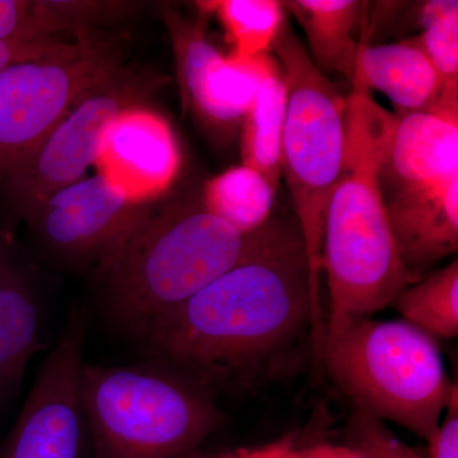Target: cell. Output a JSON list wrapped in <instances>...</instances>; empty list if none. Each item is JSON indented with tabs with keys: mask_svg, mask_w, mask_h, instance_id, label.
<instances>
[{
	"mask_svg": "<svg viewBox=\"0 0 458 458\" xmlns=\"http://www.w3.org/2000/svg\"><path fill=\"white\" fill-rule=\"evenodd\" d=\"M295 445H298V434L292 432L285 434L278 441L265 443V445L212 451L200 448L183 458H282Z\"/></svg>",
	"mask_w": 458,
	"mask_h": 458,
	"instance_id": "26",
	"label": "cell"
},
{
	"mask_svg": "<svg viewBox=\"0 0 458 458\" xmlns=\"http://www.w3.org/2000/svg\"><path fill=\"white\" fill-rule=\"evenodd\" d=\"M131 47L123 30H98L0 73V182L89 90L126 64Z\"/></svg>",
	"mask_w": 458,
	"mask_h": 458,
	"instance_id": "7",
	"label": "cell"
},
{
	"mask_svg": "<svg viewBox=\"0 0 458 458\" xmlns=\"http://www.w3.org/2000/svg\"><path fill=\"white\" fill-rule=\"evenodd\" d=\"M132 337L216 399L261 390L306 358L322 373L324 312L298 222L270 216L231 269Z\"/></svg>",
	"mask_w": 458,
	"mask_h": 458,
	"instance_id": "1",
	"label": "cell"
},
{
	"mask_svg": "<svg viewBox=\"0 0 458 458\" xmlns=\"http://www.w3.org/2000/svg\"><path fill=\"white\" fill-rule=\"evenodd\" d=\"M427 442L428 458H458V390Z\"/></svg>",
	"mask_w": 458,
	"mask_h": 458,
	"instance_id": "25",
	"label": "cell"
},
{
	"mask_svg": "<svg viewBox=\"0 0 458 458\" xmlns=\"http://www.w3.org/2000/svg\"><path fill=\"white\" fill-rule=\"evenodd\" d=\"M387 114L369 90L352 87L343 171L328 203L322 240L321 267L330 298L325 339L352 322L372 318L415 283L401 261L379 189Z\"/></svg>",
	"mask_w": 458,
	"mask_h": 458,
	"instance_id": "2",
	"label": "cell"
},
{
	"mask_svg": "<svg viewBox=\"0 0 458 458\" xmlns=\"http://www.w3.org/2000/svg\"><path fill=\"white\" fill-rule=\"evenodd\" d=\"M286 114V84L282 66L273 56L254 101L243 117V165L258 171L274 190L282 177V140Z\"/></svg>",
	"mask_w": 458,
	"mask_h": 458,
	"instance_id": "18",
	"label": "cell"
},
{
	"mask_svg": "<svg viewBox=\"0 0 458 458\" xmlns=\"http://www.w3.org/2000/svg\"><path fill=\"white\" fill-rule=\"evenodd\" d=\"M282 458H367L360 452L352 450L346 445H330V443H318V445H295L292 450L286 452Z\"/></svg>",
	"mask_w": 458,
	"mask_h": 458,
	"instance_id": "28",
	"label": "cell"
},
{
	"mask_svg": "<svg viewBox=\"0 0 458 458\" xmlns=\"http://www.w3.org/2000/svg\"><path fill=\"white\" fill-rule=\"evenodd\" d=\"M66 42L53 44H22V42L0 41V73L7 66L26 60L40 59L55 53Z\"/></svg>",
	"mask_w": 458,
	"mask_h": 458,
	"instance_id": "27",
	"label": "cell"
},
{
	"mask_svg": "<svg viewBox=\"0 0 458 458\" xmlns=\"http://www.w3.org/2000/svg\"><path fill=\"white\" fill-rule=\"evenodd\" d=\"M441 82V96L432 113L458 114V12L412 36Z\"/></svg>",
	"mask_w": 458,
	"mask_h": 458,
	"instance_id": "23",
	"label": "cell"
},
{
	"mask_svg": "<svg viewBox=\"0 0 458 458\" xmlns=\"http://www.w3.org/2000/svg\"><path fill=\"white\" fill-rule=\"evenodd\" d=\"M403 321L432 336L458 335V261L406 286L391 303Z\"/></svg>",
	"mask_w": 458,
	"mask_h": 458,
	"instance_id": "21",
	"label": "cell"
},
{
	"mask_svg": "<svg viewBox=\"0 0 458 458\" xmlns=\"http://www.w3.org/2000/svg\"><path fill=\"white\" fill-rule=\"evenodd\" d=\"M357 86L384 93L399 114L432 113L441 96L438 74L414 38L393 44H360L352 84Z\"/></svg>",
	"mask_w": 458,
	"mask_h": 458,
	"instance_id": "16",
	"label": "cell"
},
{
	"mask_svg": "<svg viewBox=\"0 0 458 458\" xmlns=\"http://www.w3.org/2000/svg\"><path fill=\"white\" fill-rule=\"evenodd\" d=\"M403 267L415 282L458 250V179L385 197Z\"/></svg>",
	"mask_w": 458,
	"mask_h": 458,
	"instance_id": "14",
	"label": "cell"
},
{
	"mask_svg": "<svg viewBox=\"0 0 458 458\" xmlns=\"http://www.w3.org/2000/svg\"><path fill=\"white\" fill-rule=\"evenodd\" d=\"M271 50L286 84L282 176L302 232L313 294L321 304L322 240L328 203L343 171L348 98L313 64L288 21Z\"/></svg>",
	"mask_w": 458,
	"mask_h": 458,
	"instance_id": "6",
	"label": "cell"
},
{
	"mask_svg": "<svg viewBox=\"0 0 458 458\" xmlns=\"http://www.w3.org/2000/svg\"><path fill=\"white\" fill-rule=\"evenodd\" d=\"M346 445L367 458H423L394 436L385 421L360 410L349 419Z\"/></svg>",
	"mask_w": 458,
	"mask_h": 458,
	"instance_id": "24",
	"label": "cell"
},
{
	"mask_svg": "<svg viewBox=\"0 0 458 458\" xmlns=\"http://www.w3.org/2000/svg\"><path fill=\"white\" fill-rule=\"evenodd\" d=\"M40 306L29 274L0 242V406L16 394L42 348Z\"/></svg>",
	"mask_w": 458,
	"mask_h": 458,
	"instance_id": "15",
	"label": "cell"
},
{
	"mask_svg": "<svg viewBox=\"0 0 458 458\" xmlns=\"http://www.w3.org/2000/svg\"><path fill=\"white\" fill-rule=\"evenodd\" d=\"M155 204L132 200L98 174L51 195L26 225L59 258L98 269Z\"/></svg>",
	"mask_w": 458,
	"mask_h": 458,
	"instance_id": "11",
	"label": "cell"
},
{
	"mask_svg": "<svg viewBox=\"0 0 458 458\" xmlns=\"http://www.w3.org/2000/svg\"><path fill=\"white\" fill-rule=\"evenodd\" d=\"M276 190L258 171L237 165L207 181L201 191L205 208L241 234L254 233L273 212Z\"/></svg>",
	"mask_w": 458,
	"mask_h": 458,
	"instance_id": "20",
	"label": "cell"
},
{
	"mask_svg": "<svg viewBox=\"0 0 458 458\" xmlns=\"http://www.w3.org/2000/svg\"><path fill=\"white\" fill-rule=\"evenodd\" d=\"M180 150L170 123L138 106L123 111L108 131L96 165L138 203H156L180 170Z\"/></svg>",
	"mask_w": 458,
	"mask_h": 458,
	"instance_id": "12",
	"label": "cell"
},
{
	"mask_svg": "<svg viewBox=\"0 0 458 458\" xmlns=\"http://www.w3.org/2000/svg\"><path fill=\"white\" fill-rule=\"evenodd\" d=\"M282 3L306 33L313 64L324 74L343 75L352 87L369 2L291 0Z\"/></svg>",
	"mask_w": 458,
	"mask_h": 458,
	"instance_id": "17",
	"label": "cell"
},
{
	"mask_svg": "<svg viewBox=\"0 0 458 458\" xmlns=\"http://www.w3.org/2000/svg\"><path fill=\"white\" fill-rule=\"evenodd\" d=\"M246 237L201 192L156 201L98 269L108 318L134 336L231 269Z\"/></svg>",
	"mask_w": 458,
	"mask_h": 458,
	"instance_id": "3",
	"label": "cell"
},
{
	"mask_svg": "<svg viewBox=\"0 0 458 458\" xmlns=\"http://www.w3.org/2000/svg\"><path fill=\"white\" fill-rule=\"evenodd\" d=\"M165 75L126 63L89 90L40 147L0 182V207L9 228L25 222L47 198L82 180L98 164L114 120L129 108L146 106L167 83Z\"/></svg>",
	"mask_w": 458,
	"mask_h": 458,
	"instance_id": "8",
	"label": "cell"
},
{
	"mask_svg": "<svg viewBox=\"0 0 458 458\" xmlns=\"http://www.w3.org/2000/svg\"><path fill=\"white\" fill-rule=\"evenodd\" d=\"M454 179H458V116L388 113L378 165L382 197Z\"/></svg>",
	"mask_w": 458,
	"mask_h": 458,
	"instance_id": "13",
	"label": "cell"
},
{
	"mask_svg": "<svg viewBox=\"0 0 458 458\" xmlns=\"http://www.w3.org/2000/svg\"><path fill=\"white\" fill-rule=\"evenodd\" d=\"M87 327V312L74 307L0 445V458H86L89 438L78 382Z\"/></svg>",
	"mask_w": 458,
	"mask_h": 458,
	"instance_id": "9",
	"label": "cell"
},
{
	"mask_svg": "<svg viewBox=\"0 0 458 458\" xmlns=\"http://www.w3.org/2000/svg\"><path fill=\"white\" fill-rule=\"evenodd\" d=\"M96 0H0V41L53 44L57 36L98 29Z\"/></svg>",
	"mask_w": 458,
	"mask_h": 458,
	"instance_id": "19",
	"label": "cell"
},
{
	"mask_svg": "<svg viewBox=\"0 0 458 458\" xmlns=\"http://www.w3.org/2000/svg\"><path fill=\"white\" fill-rule=\"evenodd\" d=\"M221 20L232 55L252 57L269 53L285 22V9L276 0H222L208 2Z\"/></svg>",
	"mask_w": 458,
	"mask_h": 458,
	"instance_id": "22",
	"label": "cell"
},
{
	"mask_svg": "<svg viewBox=\"0 0 458 458\" xmlns=\"http://www.w3.org/2000/svg\"><path fill=\"white\" fill-rule=\"evenodd\" d=\"M78 393L93 458H183L228 420L216 397L152 361L84 363Z\"/></svg>",
	"mask_w": 458,
	"mask_h": 458,
	"instance_id": "4",
	"label": "cell"
},
{
	"mask_svg": "<svg viewBox=\"0 0 458 458\" xmlns=\"http://www.w3.org/2000/svg\"><path fill=\"white\" fill-rule=\"evenodd\" d=\"M198 18L170 5L161 8L174 47L183 107H192L214 128L231 131L243 122L273 56H225L207 38L208 2L198 3Z\"/></svg>",
	"mask_w": 458,
	"mask_h": 458,
	"instance_id": "10",
	"label": "cell"
},
{
	"mask_svg": "<svg viewBox=\"0 0 458 458\" xmlns=\"http://www.w3.org/2000/svg\"><path fill=\"white\" fill-rule=\"evenodd\" d=\"M321 369L355 410L426 441L457 391L438 340L403 318L360 319L327 337Z\"/></svg>",
	"mask_w": 458,
	"mask_h": 458,
	"instance_id": "5",
	"label": "cell"
}]
</instances>
